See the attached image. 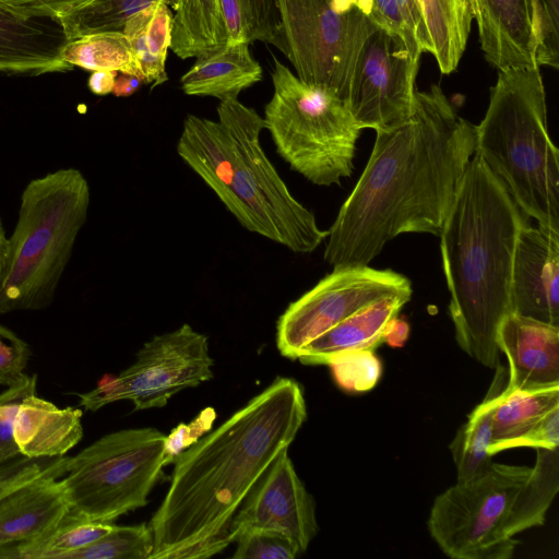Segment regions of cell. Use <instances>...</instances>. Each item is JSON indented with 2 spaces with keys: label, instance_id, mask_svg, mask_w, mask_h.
<instances>
[{
  "label": "cell",
  "instance_id": "obj_1",
  "mask_svg": "<svg viewBox=\"0 0 559 559\" xmlns=\"http://www.w3.org/2000/svg\"><path fill=\"white\" fill-rule=\"evenodd\" d=\"M376 131L367 165L328 230L331 266L368 265L406 233L439 236L476 151V129L438 85L404 120Z\"/></svg>",
  "mask_w": 559,
  "mask_h": 559
},
{
  "label": "cell",
  "instance_id": "obj_2",
  "mask_svg": "<svg viewBox=\"0 0 559 559\" xmlns=\"http://www.w3.org/2000/svg\"><path fill=\"white\" fill-rule=\"evenodd\" d=\"M307 418L301 385L277 377L174 461L167 493L148 526L150 559L210 558L233 543L230 525L262 474Z\"/></svg>",
  "mask_w": 559,
  "mask_h": 559
},
{
  "label": "cell",
  "instance_id": "obj_3",
  "mask_svg": "<svg viewBox=\"0 0 559 559\" xmlns=\"http://www.w3.org/2000/svg\"><path fill=\"white\" fill-rule=\"evenodd\" d=\"M527 223L504 183L475 152L439 237L455 340L488 368L499 365L497 333L511 313L514 252Z\"/></svg>",
  "mask_w": 559,
  "mask_h": 559
},
{
  "label": "cell",
  "instance_id": "obj_4",
  "mask_svg": "<svg viewBox=\"0 0 559 559\" xmlns=\"http://www.w3.org/2000/svg\"><path fill=\"white\" fill-rule=\"evenodd\" d=\"M558 491V449H536L533 467L492 462L438 495L427 527L450 558L510 559L514 537L544 525Z\"/></svg>",
  "mask_w": 559,
  "mask_h": 559
},
{
  "label": "cell",
  "instance_id": "obj_5",
  "mask_svg": "<svg viewBox=\"0 0 559 559\" xmlns=\"http://www.w3.org/2000/svg\"><path fill=\"white\" fill-rule=\"evenodd\" d=\"M476 129V153L538 226L559 234V151L539 68L499 71Z\"/></svg>",
  "mask_w": 559,
  "mask_h": 559
},
{
  "label": "cell",
  "instance_id": "obj_6",
  "mask_svg": "<svg viewBox=\"0 0 559 559\" xmlns=\"http://www.w3.org/2000/svg\"><path fill=\"white\" fill-rule=\"evenodd\" d=\"M90 200L88 182L76 168L58 169L27 183L8 238L0 314L41 310L52 302L87 219Z\"/></svg>",
  "mask_w": 559,
  "mask_h": 559
},
{
  "label": "cell",
  "instance_id": "obj_7",
  "mask_svg": "<svg viewBox=\"0 0 559 559\" xmlns=\"http://www.w3.org/2000/svg\"><path fill=\"white\" fill-rule=\"evenodd\" d=\"M272 83L263 119L277 154L313 185H340L353 173L362 130L347 103L305 83L276 58Z\"/></svg>",
  "mask_w": 559,
  "mask_h": 559
},
{
  "label": "cell",
  "instance_id": "obj_8",
  "mask_svg": "<svg viewBox=\"0 0 559 559\" xmlns=\"http://www.w3.org/2000/svg\"><path fill=\"white\" fill-rule=\"evenodd\" d=\"M218 120L233 134L237 164L224 206L248 231L284 246L295 253H310L326 238L314 214L290 193L264 153L260 136L263 117L238 98L221 100Z\"/></svg>",
  "mask_w": 559,
  "mask_h": 559
},
{
  "label": "cell",
  "instance_id": "obj_9",
  "mask_svg": "<svg viewBox=\"0 0 559 559\" xmlns=\"http://www.w3.org/2000/svg\"><path fill=\"white\" fill-rule=\"evenodd\" d=\"M167 464L166 435L156 428H130L103 436L68 457L60 481L70 513L111 523L146 506Z\"/></svg>",
  "mask_w": 559,
  "mask_h": 559
},
{
  "label": "cell",
  "instance_id": "obj_10",
  "mask_svg": "<svg viewBox=\"0 0 559 559\" xmlns=\"http://www.w3.org/2000/svg\"><path fill=\"white\" fill-rule=\"evenodd\" d=\"M283 53L307 84L346 102L354 67L377 28L370 0H276Z\"/></svg>",
  "mask_w": 559,
  "mask_h": 559
},
{
  "label": "cell",
  "instance_id": "obj_11",
  "mask_svg": "<svg viewBox=\"0 0 559 559\" xmlns=\"http://www.w3.org/2000/svg\"><path fill=\"white\" fill-rule=\"evenodd\" d=\"M213 365L207 336L183 323L145 342L119 374H105L95 389L78 394L80 405L95 412L128 400L134 411L163 407L180 391L211 380Z\"/></svg>",
  "mask_w": 559,
  "mask_h": 559
},
{
  "label": "cell",
  "instance_id": "obj_12",
  "mask_svg": "<svg viewBox=\"0 0 559 559\" xmlns=\"http://www.w3.org/2000/svg\"><path fill=\"white\" fill-rule=\"evenodd\" d=\"M413 293L404 275L368 265L334 267L311 289L290 302L276 325L280 353L297 359L300 350L360 309L393 295Z\"/></svg>",
  "mask_w": 559,
  "mask_h": 559
},
{
  "label": "cell",
  "instance_id": "obj_13",
  "mask_svg": "<svg viewBox=\"0 0 559 559\" xmlns=\"http://www.w3.org/2000/svg\"><path fill=\"white\" fill-rule=\"evenodd\" d=\"M419 61L395 35L377 27L364 41L346 103L361 129L391 127L413 111Z\"/></svg>",
  "mask_w": 559,
  "mask_h": 559
},
{
  "label": "cell",
  "instance_id": "obj_14",
  "mask_svg": "<svg viewBox=\"0 0 559 559\" xmlns=\"http://www.w3.org/2000/svg\"><path fill=\"white\" fill-rule=\"evenodd\" d=\"M248 528L285 536L299 555L317 535L316 502L298 477L288 449L276 456L241 503L230 525L233 542Z\"/></svg>",
  "mask_w": 559,
  "mask_h": 559
},
{
  "label": "cell",
  "instance_id": "obj_15",
  "mask_svg": "<svg viewBox=\"0 0 559 559\" xmlns=\"http://www.w3.org/2000/svg\"><path fill=\"white\" fill-rule=\"evenodd\" d=\"M510 309L559 326V234L525 224L513 259Z\"/></svg>",
  "mask_w": 559,
  "mask_h": 559
},
{
  "label": "cell",
  "instance_id": "obj_16",
  "mask_svg": "<svg viewBox=\"0 0 559 559\" xmlns=\"http://www.w3.org/2000/svg\"><path fill=\"white\" fill-rule=\"evenodd\" d=\"M68 457L59 456L41 474L0 498V548L36 539L55 528L70 512L60 478Z\"/></svg>",
  "mask_w": 559,
  "mask_h": 559
},
{
  "label": "cell",
  "instance_id": "obj_17",
  "mask_svg": "<svg viewBox=\"0 0 559 559\" xmlns=\"http://www.w3.org/2000/svg\"><path fill=\"white\" fill-rule=\"evenodd\" d=\"M497 345L509 361L506 391L559 385V326L509 313L499 325Z\"/></svg>",
  "mask_w": 559,
  "mask_h": 559
},
{
  "label": "cell",
  "instance_id": "obj_18",
  "mask_svg": "<svg viewBox=\"0 0 559 559\" xmlns=\"http://www.w3.org/2000/svg\"><path fill=\"white\" fill-rule=\"evenodd\" d=\"M69 43L51 17H24L0 9V72L39 75L72 70L62 58Z\"/></svg>",
  "mask_w": 559,
  "mask_h": 559
},
{
  "label": "cell",
  "instance_id": "obj_19",
  "mask_svg": "<svg viewBox=\"0 0 559 559\" xmlns=\"http://www.w3.org/2000/svg\"><path fill=\"white\" fill-rule=\"evenodd\" d=\"M476 20L480 48L486 60L499 71L539 68L527 0H469Z\"/></svg>",
  "mask_w": 559,
  "mask_h": 559
},
{
  "label": "cell",
  "instance_id": "obj_20",
  "mask_svg": "<svg viewBox=\"0 0 559 559\" xmlns=\"http://www.w3.org/2000/svg\"><path fill=\"white\" fill-rule=\"evenodd\" d=\"M411 297L412 293H402L360 309L308 343L297 359L330 365L345 355L371 352L384 341L389 325Z\"/></svg>",
  "mask_w": 559,
  "mask_h": 559
},
{
  "label": "cell",
  "instance_id": "obj_21",
  "mask_svg": "<svg viewBox=\"0 0 559 559\" xmlns=\"http://www.w3.org/2000/svg\"><path fill=\"white\" fill-rule=\"evenodd\" d=\"M177 153L224 204L237 164V146L228 128L219 120L187 115Z\"/></svg>",
  "mask_w": 559,
  "mask_h": 559
},
{
  "label": "cell",
  "instance_id": "obj_22",
  "mask_svg": "<svg viewBox=\"0 0 559 559\" xmlns=\"http://www.w3.org/2000/svg\"><path fill=\"white\" fill-rule=\"evenodd\" d=\"M82 411L59 408L34 394L19 406L14 423V439L26 459L63 456L83 437Z\"/></svg>",
  "mask_w": 559,
  "mask_h": 559
},
{
  "label": "cell",
  "instance_id": "obj_23",
  "mask_svg": "<svg viewBox=\"0 0 559 559\" xmlns=\"http://www.w3.org/2000/svg\"><path fill=\"white\" fill-rule=\"evenodd\" d=\"M262 79V68L247 43H227L224 47L197 57L181 79V88L190 96H211L224 100L238 95Z\"/></svg>",
  "mask_w": 559,
  "mask_h": 559
},
{
  "label": "cell",
  "instance_id": "obj_24",
  "mask_svg": "<svg viewBox=\"0 0 559 559\" xmlns=\"http://www.w3.org/2000/svg\"><path fill=\"white\" fill-rule=\"evenodd\" d=\"M173 13L168 0H158L124 24L138 76L153 87L167 81L165 63L171 44Z\"/></svg>",
  "mask_w": 559,
  "mask_h": 559
},
{
  "label": "cell",
  "instance_id": "obj_25",
  "mask_svg": "<svg viewBox=\"0 0 559 559\" xmlns=\"http://www.w3.org/2000/svg\"><path fill=\"white\" fill-rule=\"evenodd\" d=\"M228 43L219 0H178L170 48L181 59L199 57Z\"/></svg>",
  "mask_w": 559,
  "mask_h": 559
},
{
  "label": "cell",
  "instance_id": "obj_26",
  "mask_svg": "<svg viewBox=\"0 0 559 559\" xmlns=\"http://www.w3.org/2000/svg\"><path fill=\"white\" fill-rule=\"evenodd\" d=\"M484 401L469 414L459 428L450 451L456 468V481H464L481 474L491 463L489 452L492 441L493 412L502 388L500 366Z\"/></svg>",
  "mask_w": 559,
  "mask_h": 559
},
{
  "label": "cell",
  "instance_id": "obj_27",
  "mask_svg": "<svg viewBox=\"0 0 559 559\" xmlns=\"http://www.w3.org/2000/svg\"><path fill=\"white\" fill-rule=\"evenodd\" d=\"M559 406V385L528 391H501L493 412V456L515 448L519 439L548 411Z\"/></svg>",
  "mask_w": 559,
  "mask_h": 559
},
{
  "label": "cell",
  "instance_id": "obj_28",
  "mask_svg": "<svg viewBox=\"0 0 559 559\" xmlns=\"http://www.w3.org/2000/svg\"><path fill=\"white\" fill-rule=\"evenodd\" d=\"M432 55L441 73H452L466 47L473 13L469 0H418Z\"/></svg>",
  "mask_w": 559,
  "mask_h": 559
},
{
  "label": "cell",
  "instance_id": "obj_29",
  "mask_svg": "<svg viewBox=\"0 0 559 559\" xmlns=\"http://www.w3.org/2000/svg\"><path fill=\"white\" fill-rule=\"evenodd\" d=\"M115 524L69 514L50 532L31 542L0 548V559H66L112 530Z\"/></svg>",
  "mask_w": 559,
  "mask_h": 559
},
{
  "label": "cell",
  "instance_id": "obj_30",
  "mask_svg": "<svg viewBox=\"0 0 559 559\" xmlns=\"http://www.w3.org/2000/svg\"><path fill=\"white\" fill-rule=\"evenodd\" d=\"M228 43L255 40L284 49L276 0H219Z\"/></svg>",
  "mask_w": 559,
  "mask_h": 559
},
{
  "label": "cell",
  "instance_id": "obj_31",
  "mask_svg": "<svg viewBox=\"0 0 559 559\" xmlns=\"http://www.w3.org/2000/svg\"><path fill=\"white\" fill-rule=\"evenodd\" d=\"M63 60L90 71L109 70L138 76L132 49L119 31L97 32L69 40Z\"/></svg>",
  "mask_w": 559,
  "mask_h": 559
},
{
  "label": "cell",
  "instance_id": "obj_32",
  "mask_svg": "<svg viewBox=\"0 0 559 559\" xmlns=\"http://www.w3.org/2000/svg\"><path fill=\"white\" fill-rule=\"evenodd\" d=\"M370 17L377 27L399 37L413 59L432 52L418 0H370Z\"/></svg>",
  "mask_w": 559,
  "mask_h": 559
},
{
  "label": "cell",
  "instance_id": "obj_33",
  "mask_svg": "<svg viewBox=\"0 0 559 559\" xmlns=\"http://www.w3.org/2000/svg\"><path fill=\"white\" fill-rule=\"evenodd\" d=\"M156 1L158 0H94L59 22L69 40L97 32H122L131 16ZM177 1L168 0L169 7L175 10Z\"/></svg>",
  "mask_w": 559,
  "mask_h": 559
},
{
  "label": "cell",
  "instance_id": "obj_34",
  "mask_svg": "<svg viewBox=\"0 0 559 559\" xmlns=\"http://www.w3.org/2000/svg\"><path fill=\"white\" fill-rule=\"evenodd\" d=\"M153 548L148 524L114 525L106 535L70 552L66 559H150Z\"/></svg>",
  "mask_w": 559,
  "mask_h": 559
},
{
  "label": "cell",
  "instance_id": "obj_35",
  "mask_svg": "<svg viewBox=\"0 0 559 559\" xmlns=\"http://www.w3.org/2000/svg\"><path fill=\"white\" fill-rule=\"evenodd\" d=\"M559 0H527L536 64L559 67Z\"/></svg>",
  "mask_w": 559,
  "mask_h": 559
},
{
  "label": "cell",
  "instance_id": "obj_36",
  "mask_svg": "<svg viewBox=\"0 0 559 559\" xmlns=\"http://www.w3.org/2000/svg\"><path fill=\"white\" fill-rule=\"evenodd\" d=\"M37 376H25L0 393V466L20 455L14 439V423L22 401L36 393Z\"/></svg>",
  "mask_w": 559,
  "mask_h": 559
},
{
  "label": "cell",
  "instance_id": "obj_37",
  "mask_svg": "<svg viewBox=\"0 0 559 559\" xmlns=\"http://www.w3.org/2000/svg\"><path fill=\"white\" fill-rule=\"evenodd\" d=\"M235 542L233 558L237 559H294L299 556L295 546L283 535L258 528L240 532Z\"/></svg>",
  "mask_w": 559,
  "mask_h": 559
},
{
  "label": "cell",
  "instance_id": "obj_38",
  "mask_svg": "<svg viewBox=\"0 0 559 559\" xmlns=\"http://www.w3.org/2000/svg\"><path fill=\"white\" fill-rule=\"evenodd\" d=\"M29 356L27 343L0 324V384L10 386L21 381Z\"/></svg>",
  "mask_w": 559,
  "mask_h": 559
},
{
  "label": "cell",
  "instance_id": "obj_39",
  "mask_svg": "<svg viewBox=\"0 0 559 559\" xmlns=\"http://www.w3.org/2000/svg\"><path fill=\"white\" fill-rule=\"evenodd\" d=\"M94 0H0V9L24 17L61 20Z\"/></svg>",
  "mask_w": 559,
  "mask_h": 559
},
{
  "label": "cell",
  "instance_id": "obj_40",
  "mask_svg": "<svg viewBox=\"0 0 559 559\" xmlns=\"http://www.w3.org/2000/svg\"><path fill=\"white\" fill-rule=\"evenodd\" d=\"M215 418L212 408L204 409L191 424L178 425L169 436H166V459L168 464L188 447L194 443L205 430H209Z\"/></svg>",
  "mask_w": 559,
  "mask_h": 559
},
{
  "label": "cell",
  "instance_id": "obj_41",
  "mask_svg": "<svg viewBox=\"0 0 559 559\" xmlns=\"http://www.w3.org/2000/svg\"><path fill=\"white\" fill-rule=\"evenodd\" d=\"M559 406L544 414L516 442L515 448L558 449Z\"/></svg>",
  "mask_w": 559,
  "mask_h": 559
},
{
  "label": "cell",
  "instance_id": "obj_42",
  "mask_svg": "<svg viewBox=\"0 0 559 559\" xmlns=\"http://www.w3.org/2000/svg\"><path fill=\"white\" fill-rule=\"evenodd\" d=\"M52 459H37L17 463L9 468L0 469V498L10 490L16 488L21 484L34 478L35 476L44 473L56 460Z\"/></svg>",
  "mask_w": 559,
  "mask_h": 559
},
{
  "label": "cell",
  "instance_id": "obj_43",
  "mask_svg": "<svg viewBox=\"0 0 559 559\" xmlns=\"http://www.w3.org/2000/svg\"><path fill=\"white\" fill-rule=\"evenodd\" d=\"M117 74V71L109 70L93 71L87 81V86L95 95H108L112 92Z\"/></svg>",
  "mask_w": 559,
  "mask_h": 559
},
{
  "label": "cell",
  "instance_id": "obj_44",
  "mask_svg": "<svg viewBox=\"0 0 559 559\" xmlns=\"http://www.w3.org/2000/svg\"><path fill=\"white\" fill-rule=\"evenodd\" d=\"M143 81L133 74L118 72L111 94L116 97H129L134 94Z\"/></svg>",
  "mask_w": 559,
  "mask_h": 559
},
{
  "label": "cell",
  "instance_id": "obj_45",
  "mask_svg": "<svg viewBox=\"0 0 559 559\" xmlns=\"http://www.w3.org/2000/svg\"><path fill=\"white\" fill-rule=\"evenodd\" d=\"M8 237L0 218V276L4 266L5 253H7Z\"/></svg>",
  "mask_w": 559,
  "mask_h": 559
}]
</instances>
